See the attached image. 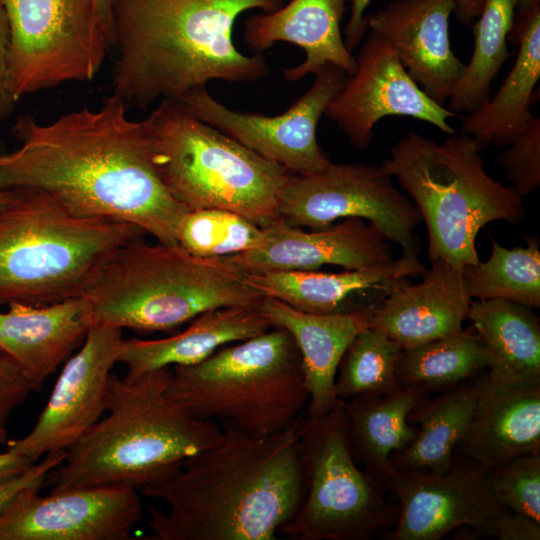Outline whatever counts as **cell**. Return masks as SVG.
I'll return each mask as SVG.
<instances>
[{"label": "cell", "instance_id": "6da1fadb", "mask_svg": "<svg viewBox=\"0 0 540 540\" xmlns=\"http://www.w3.org/2000/svg\"><path fill=\"white\" fill-rule=\"evenodd\" d=\"M114 94L97 109L83 107L50 123L16 118L20 142L0 155V190H31L80 217L130 222L157 242L178 246L175 229L188 211L160 180L142 121L128 118Z\"/></svg>", "mask_w": 540, "mask_h": 540}, {"label": "cell", "instance_id": "7a4b0ae2", "mask_svg": "<svg viewBox=\"0 0 540 540\" xmlns=\"http://www.w3.org/2000/svg\"><path fill=\"white\" fill-rule=\"evenodd\" d=\"M216 445L164 480L141 488L151 540H273L296 512L303 483L296 422L256 437L221 425Z\"/></svg>", "mask_w": 540, "mask_h": 540}, {"label": "cell", "instance_id": "3957f363", "mask_svg": "<svg viewBox=\"0 0 540 540\" xmlns=\"http://www.w3.org/2000/svg\"><path fill=\"white\" fill-rule=\"evenodd\" d=\"M279 0H111L112 94L145 108L181 100L210 80L252 83L270 67L262 54L235 46L233 27L244 12H272Z\"/></svg>", "mask_w": 540, "mask_h": 540}, {"label": "cell", "instance_id": "277c9868", "mask_svg": "<svg viewBox=\"0 0 540 540\" xmlns=\"http://www.w3.org/2000/svg\"><path fill=\"white\" fill-rule=\"evenodd\" d=\"M171 367L127 380L111 375L106 411L68 450L45 482L51 490H140L176 472L223 437L221 425L194 417L167 393Z\"/></svg>", "mask_w": 540, "mask_h": 540}, {"label": "cell", "instance_id": "5b68a950", "mask_svg": "<svg viewBox=\"0 0 540 540\" xmlns=\"http://www.w3.org/2000/svg\"><path fill=\"white\" fill-rule=\"evenodd\" d=\"M263 297L228 257L201 258L143 236L121 246L82 295L92 325L171 334L204 312Z\"/></svg>", "mask_w": 540, "mask_h": 540}, {"label": "cell", "instance_id": "8992f818", "mask_svg": "<svg viewBox=\"0 0 540 540\" xmlns=\"http://www.w3.org/2000/svg\"><path fill=\"white\" fill-rule=\"evenodd\" d=\"M480 152L461 131L443 142L410 132L380 164L417 207L430 262L440 259L463 271L479 261L476 238L485 225H515L525 216L523 198L486 172Z\"/></svg>", "mask_w": 540, "mask_h": 540}, {"label": "cell", "instance_id": "52a82bcc", "mask_svg": "<svg viewBox=\"0 0 540 540\" xmlns=\"http://www.w3.org/2000/svg\"><path fill=\"white\" fill-rule=\"evenodd\" d=\"M0 206V305L82 297L112 255L146 233L106 217H80L48 196L16 189Z\"/></svg>", "mask_w": 540, "mask_h": 540}, {"label": "cell", "instance_id": "ba28073f", "mask_svg": "<svg viewBox=\"0 0 540 540\" xmlns=\"http://www.w3.org/2000/svg\"><path fill=\"white\" fill-rule=\"evenodd\" d=\"M143 122L160 180L188 211L225 209L262 228L280 220V196L294 173L200 120L181 101L161 100Z\"/></svg>", "mask_w": 540, "mask_h": 540}, {"label": "cell", "instance_id": "9c48e42d", "mask_svg": "<svg viewBox=\"0 0 540 540\" xmlns=\"http://www.w3.org/2000/svg\"><path fill=\"white\" fill-rule=\"evenodd\" d=\"M168 395L191 415L256 437L294 425L307 407L302 361L291 334L273 326L172 367Z\"/></svg>", "mask_w": 540, "mask_h": 540}, {"label": "cell", "instance_id": "30bf717a", "mask_svg": "<svg viewBox=\"0 0 540 540\" xmlns=\"http://www.w3.org/2000/svg\"><path fill=\"white\" fill-rule=\"evenodd\" d=\"M303 491L279 535L293 540H366L395 526L399 508L359 468L349 442L343 401L321 416L296 421Z\"/></svg>", "mask_w": 540, "mask_h": 540}, {"label": "cell", "instance_id": "8fae6325", "mask_svg": "<svg viewBox=\"0 0 540 540\" xmlns=\"http://www.w3.org/2000/svg\"><path fill=\"white\" fill-rule=\"evenodd\" d=\"M9 26L8 90L20 98L91 81L113 38L97 0H0Z\"/></svg>", "mask_w": 540, "mask_h": 540}, {"label": "cell", "instance_id": "7c38bea8", "mask_svg": "<svg viewBox=\"0 0 540 540\" xmlns=\"http://www.w3.org/2000/svg\"><path fill=\"white\" fill-rule=\"evenodd\" d=\"M279 219L299 228L319 229L345 218H361L375 225L402 254L419 257L415 230L420 213L380 165L330 163L325 169L294 175L284 187Z\"/></svg>", "mask_w": 540, "mask_h": 540}, {"label": "cell", "instance_id": "4fadbf2b", "mask_svg": "<svg viewBox=\"0 0 540 540\" xmlns=\"http://www.w3.org/2000/svg\"><path fill=\"white\" fill-rule=\"evenodd\" d=\"M314 75L311 87L287 111L274 116L230 109L213 98L206 87L192 90L179 101L200 120L262 158L296 175H308L331 163L318 143L316 130L348 76L333 64Z\"/></svg>", "mask_w": 540, "mask_h": 540}, {"label": "cell", "instance_id": "5bb4252c", "mask_svg": "<svg viewBox=\"0 0 540 540\" xmlns=\"http://www.w3.org/2000/svg\"><path fill=\"white\" fill-rule=\"evenodd\" d=\"M385 488L400 502L390 540H439L463 526L494 536L496 520L506 510L489 471L461 456L443 472L395 468Z\"/></svg>", "mask_w": 540, "mask_h": 540}, {"label": "cell", "instance_id": "9a60e30c", "mask_svg": "<svg viewBox=\"0 0 540 540\" xmlns=\"http://www.w3.org/2000/svg\"><path fill=\"white\" fill-rule=\"evenodd\" d=\"M18 493L0 511V540H131L143 519L138 490L73 487Z\"/></svg>", "mask_w": 540, "mask_h": 540}, {"label": "cell", "instance_id": "2e32d148", "mask_svg": "<svg viewBox=\"0 0 540 540\" xmlns=\"http://www.w3.org/2000/svg\"><path fill=\"white\" fill-rule=\"evenodd\" d=\"M355 60V72L347 76L324 112L355 147L367 149L373 139L374 126L388 116L425 121L447 135L457 132L449 119L460 115L423 92L384 38L370 31Z\"/></svg>", "mask_w": 540, "mask_h": 540}, {"label": "cell", "instance_id": "e0dca14e", "mask_svg": "<svg viewBox=\"0 0 540 540\" xmlns=\"http://www.w3.org/2000/svg\"><path fill=\"white\" fill-rule=\"evenodd\" d=\"M122 341L121 328L92 325L80 350L65 363L33 428L7 441V450L36 462L77 442L106 412Z\"/></svg>", "mask_w": 540, "mask_h": 540}, {"label": "cell", "instance_id": "ac0fdd59", "mask_svg": "<svg viewBox=\"0 0 540 540\" xmlns=\"http://www.w3.org/2000/svg\"><path fill=\"white\" fill-rule=\"evenodd\" d=\"M262 229L257 246L228 257L245 274L318 270L324 265L360 270L396 259L391 242L375 225L361 218H345L309 230L278 220Z\"/></svg>", "mask_w": 540, "mask_h": 540}, {"label": "cell", "instance_id": "d6986e66", "mask_svg": "<svg viewBox=\"0 0 540 540\" xmlns=\"http://www.w3.org/2000/svg\"><path fill=\"white\" fill-rule=\"evenodd\" d=\"M454 7V0H394L367 18V28L393 46L411 79L440 105L466 69L451 49Z\"/></svg>", "mask_w": 540, "mask_h": 540}, {"label": "cell", "instance_id": "ffe728a7", "mask_svg": "<svg viewBox=\"0 0 540 540\" xmlns=\"http://www.w3.org/2000/svg\"><path fill=\"white\" fill-rule=\"evenodd\" d=\"M425 271L419 257L402 254L389 264L368 269L273 271L245 274V280L264 297L306 313L331 315L376 307L395 288Z\"/></svg>", "mask_w": 540, "mask_h": 540}, {"label": "cell", "instance_id": "44dd1931", "mask_svg": "<svg viewBox=\"0 0 540 540\" xmlns=\"http://www.w3.org/2000/svg\"><path fill=\"white\" fill-rule=\"evenodd\" d=\"M457 449L487 471L515 457L540 453V384L480 375L475 410Z\"/></svg>", "mask_w": 540, "mask_h": 540}, {"label": "cell", "instance_id": "7402d4cb", "mask_svg": "<svg viewBox=\"0 0 540 540\" xmlns=\"http://www.w3.org/2000/svg\"><path fill=\"white\" fill-rule=\"evenodd\" d=\"M422 277L395 288L373 312L371 326L402 349L462 330L472 302L463 271L443 260L431 262Z\"/></svg>", "mask_w": 540, "mask_h": 540}, {"label": "cell", "instance_id": "603a6c76", "mask_svg": "<svg viewBox=\"0 0 540 540\" xmlns=\"http://www.w3.org/2000/svg\"><path fill=\"white\" fill-rule=\"evenodd\" d=\"M346 0H290L272 12L253 15L244 23L243 39L247 47L260 54L276 42L301 47L305 60L283 70L288 81H297L333 64L352 75L356 60L346 47L340 24Z\"/></svg>", "mask_w": 540, "mask_h": 540}, {"label": "cell", "instance_id": "cb8c5ba5", "mask_svg": "<svg viewBox=\"0 0 540 540\" xmlns=\"http://www.w3.org/2000/svg\"><path fill=\"white\" fill-rule=\"evenodd\" d=\"M0 311V350L22 369L33 391L84 341L92 326L82 297L47 305L8 304Z\"/></svg>", "mask_w": 540, "mask_h": 540}, {"label": "cell", "instance_id": "d4e9b609", "mask_svg": "<svg viewBox=\"0 0 540 540\" xmlns=\"http://www.w3.org/2000/svg\"><path fill=\"white\" fill-rule=\"evenodd\" d=\"M259 308L272 326L287 330L297 345L308 392L306 415L317 417L332 410L339 402L335 379L340 361L353 338L371 326L375 307L318 315L263 297Z\"/></svg>", "mask_w": 540, "mask_h": 540}, {"label": "cell", "instance_id": "484cf974", "mask_svg": "<svg viewBox=\"0 0 540 540\" xmlns=\"http://www.w3.org/2000/svg\"><path fill=\"white\" fill-rule=\"evenodd\" d=\"M273 327L259 305L212 309L190 325L159 339H123L118 363L126 366L125 379L165 367L191 366L211 356L220 347L259 335Z\"/></svg>", "mask_w": 540, "mask_h": 540}, {"label": "cell", "instance_id": "4316f807", "mask_svg": "<svg viewBox=\"0 0 540 540\" xmlns=\"http://www.w3.org/2000/svg\"><path fill=\"white\" fill-rule=\"evenodd\" d=\"M508 39L519 45L514 65L493 98L462 117L461 132L478 148L509 145L533 114L540 79V6L518 12Z\"/></svg>", "mask_w": 540, "mask_h": 540}, {"label": "cell", "instance_id": "83f0119b", "mask_svg": "<svg viewBox=\"0 0 540 540\" xmlns=\"http://www.w3.org/2000/svg\"><path fill=\"white\" fill-rule=\"evenodd\" d=\"M426 399L428 391L423 387L401 385L383 395L343 401L353 455L383 488L395 469L391 456L405 449L416 435L409 414Z\"/></svg>", "mask_w": 540, "mask_h": 540}, {"label": "cell", "instance_id": "f1b7e54d", "mask_svg": "<svg viewBox=\"0 0 540 540\" xmlns=\"http://www.w3.org/2000/svg\"><path fill=\"white\" fill-rule=\"evenodd\" d=\"M467 318L490 357L488 377L540 384V320L533 308L502 299L472 300Z\"/></svg>", "mask_w": 540, "mask_h": 540}, {"label": "cell", "instance_id": "f546056e", "mask_svg": "<svg viewBox=\"0 0 540 540\" xmlns=\"http://www.w3.org/2000/svg\"><path fill=\"white\" fill-rule=\"evenodd\" d=\"M479 376L443 391L433 400H424L409 414L408 421L418 425L417 432L405 449L391 456L395 468L432 472L449 469L475 410Z\"/></svg>", "mask_w": 540, "mask_h": 540}, {"label": "cell", "instance_id": "4dcf8cb0", "mask_svg": "<svg viewBox=\"0 0 540 540\" xmlns=\"http://www.w3.org/2000/svg\"><path fill=\"white\" fill-rule=\"evenodd\" d=\"M490 357L473 327L405 348L396 368L400 385L446 391L479 375Z\"/></svg>", "mask_w": 540, "mask_h": 540}, {"label": "cell", "instance_id": "1f68e13d", "mask_svg": "<svg viewBox=\"0 0 540 540\" xmlns=\"http://www.w3.org/2000/svg\"><path fill=\"white\" fill-rule=\"evenodd\" d=\"M517 0H484L473 27L470 61L448 99L447 109L469 114L490 98L491 85L510 57L508 35L513 27Z\"/></svg>", "mask_w": 540, "mask_h": 540}, {"label": "cell", "instance_id": "d6a6232c", "mask_svg": "<svg viewBox=\"0 0 540 540\" xmlns=\"http://www.w3.org/2000/svg\"><path fill=\"white\" fill-rule=\"evenodd\" d=\"M526 244L506 248L491 238L489 258L464 268L472 299H502L530 308L540 307V243L537 236Z\"/></svg>", "mask_w": 540, "mask_h": 540}, {"label": "cell", "instance_id": "836d02e7", "mask_svg": "<svg viewBox=\"0 0 540 540\" xmlns=\"http://www.w3.org/2000/svg\"><path fill=\"white\" fill-rule=\"evenodd\" d=\"M403 349L380 329L369 326L347 347L338 367L335 393L339 400L374 397L401 385L396 368Z\"/></svg>", "mask_w": 540, "mask_h": 540}, {"label": "cell", "instance_id": "e575fe53", "mask_svg": "<svg viewBox=\"0 0 540 540\" xmlns=\"http://www.w3.org/2000/svg\"><path fill=\"white\" fill-rule=\"evenodd\" d=\"M262 235V227L219 208L187 211L175 229L177 245L201 258L230 257L248 251L259 244Z\"/></svg>", "mask_w": 540, "mask_h": 540}, {"label": "cell", "instance_id": "d590c367", "mask_svg": "<svg viewBox=\"0 0 540 540\" xmlns=\"http://www.w3.org/2000/svg\"><path fill=\"white\" fill-rule=\"evenodd\" d=\"M489 478L506 509L540 523V453L518 456L494 467Z\"/></svg>", "mask_w": 540, "mask_h": 540}, {"label": "cell", "instance_id": "8d00e7d4", "mask_svg": "<svg viewBox=\"0 0 540 540\" xmlns=\"http://www.w3.org/2000/svg\"><path fill=\"white\" fill-rule=\"evenodd\" d=\"M509 145L497 160L513 189L524 198L540 185V119L533 115Z\"/></svg>", "mask_w": 540, "mask_h": 540}, {"label": "cell", "instance_id": "74e56055", "mask_svg": "<svg viewBox=\"0 0 540 540\" xmlns=\"http://www.w3.org/2000/svg\"><path fill=\"white\" fill-rule=\"evenodd\" d=\"M31 391L32 385L20 366L0 350V424L5 425L12 411Z\"/></svg>", "mask_w": 540, "mask_h": 540}, {"label": "cell", "instance_id": "f35d334b", "mask_svg": "<svg viewBox=\"0 0 540 540\" xmlns=\"http://www.w3.org/2000/svg\"><path fill=\"white\" fill-rule=\"evenodd\" d=\"M67 455V450L46 454L38 463H33L19 476L0 484V511L22 490L45 484L49 473L60 466Z\"/></svg>", "mask_w": 540, "mask_h": 540}, {"label": "cell", "instance_id": "ab89813d", "mask_svg": "<svg viewBox=\"0 0 540 540\" xmlns=\"http://www.w3.org/2000/svg\"><path fill=\"white\" fill-rule=\"evenodd\" d=\"M494 537L499 540H539L540 523L506 509L496 520Z\"/></svg>", "mask_w": 540, "mask_h": 540}, {"label": "cell", "instance_id": "60d3db41", "mask_svg": "<svg viewBox=\"0 0 540 540\" xmlns=\"http://www.w3.org/2000/svg\"><path fill=\"white\" fill-rule=\"evenodd\" d=\"M9 26L0 1V124L14 112L16 101L8 90Z\"/></svg>", "mask_w": 540, "mask_h": 540}, {"label": "cell", "instance_id": "b9f144b4", "mask_svg": "<svg viewBox=\"0 0 540 540\" xmlns=\"http://www.w3.org/2000/svg\"><path fill=\"white\" fill-rule=\"evenodd\" d=\"M371 0H351L350 16L345 27L344 43L348 50H355L367 29V18L364 12Z\"/></svg>", "mask_w": 540, "mask_h": 540}, {"label": "cell", "instance_id": "7bdbcfd3", "mask_svg": "<svg viewBox=\"0 0 540 540\" xmlns=\"http://www.w3.org/2000/svg\"><path fill=\"white\" fill-rule=\"evenodd\" d=\"M33 463L29 458L6 449L0 453V484L19 476Z\"/></svg>", "mask_w": 540, "mask_h": 540}, {"label": "cell", "instance_id": "ee69618b", "mask_svg": "<svg viewBox=\"0 0 540 540\" xmlns=\"http://www.w3.org/2000/svg\"><path fill=\"white\" fill-rule=\"evenodd\" d=\"M454 2L453 13L461 24L467 25L479 16L484 0H454Z\"/></svg>", "mask_w": 540, "mask_h": 540}, {"label": "cell", "instance_id": "f6af8a7d", "mask_svg": "<svg viewBox=\"0 0 540 540\" xmlns=\"http://www.w3.org/2000/svg\"><path fill=\"white\" fill-rule=\"evenodd\" d=\"M101 18L113 38L111 0H97Z\"/></svg>", "mask_w": 540, "mask_h": 540}, {"label": "cell", "instance_id": "bcb514c9", "mask_svg": "<svg viewBox=\"0 0 540 540\" xmlns=\"http://www.w3.org/2000/svg\"><path fill=\"white\" fill-rule=\"evenodd\" d=\"M540 6V0H517L516 11L524 12Z\"/></svg>", "mask_w": 540, "mask_h": 540}, {"label": "cell", "instance_id": "7dc6e473", "mask_svg": "<svg viewBox=\"0 0 540 540\" xmlns=\"http://www.w3.org/2000/svg\"><path fill=\"white\" fill-rule=\"evenodd\" d=\"M17 195V190H0V206L7 204Z\"/></svg>", "mask_w": 540, "mask_h": 540}, {"label": "cell", "instance_id": "c3c4849f", "mask_svg": "<svg viewBox=\"0 0 540 540\" xmlns=\"http://www.w3.org/2000/svg\"><path fill=\"white\" fill-rule=\"evenodd\" d=\"M7 430L5 425L0 424V444H5L7 442Z\"/></svg>", "mask_w": 540, "mask_h": 540}]
</instances>
